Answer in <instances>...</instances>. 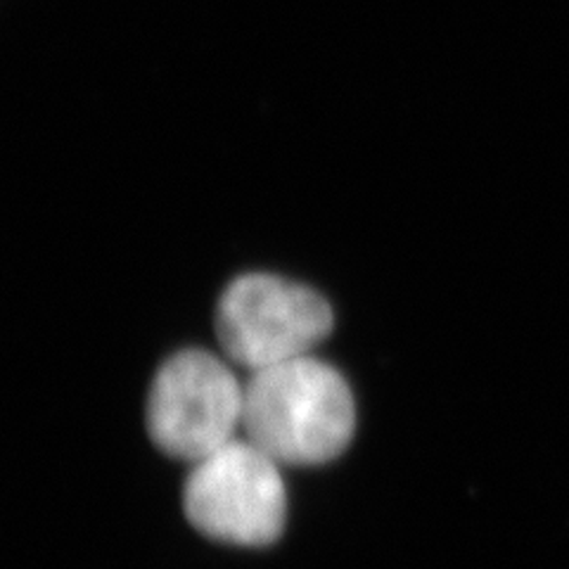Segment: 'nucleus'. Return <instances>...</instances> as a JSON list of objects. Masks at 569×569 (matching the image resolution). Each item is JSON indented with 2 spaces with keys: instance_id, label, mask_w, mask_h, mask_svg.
<instances>
[{
  "instance_id": "obj_1",
  "label": "nucleus",
  "mask_w": 569,
  "mask_h": 569,
  "mask_svg": "<svg viewBox=\"0 0 569 569\" xmlns=\"http://www.w3.org/2000/svg\"><path fill=\"white\" fill-rule=\"evenodd\" d=\"M353 430L347 380L313 353L249 372L242 435L280 466H323L345 453Z\"/></svg>"
},
{
  "instance_id": "obj_2",
  "label": "nucleus",
  "mask_w": 569,
  "mask_h": 569,
  "mask_svg": "<svg viewBox=\"0 0 569 569\" xmlns=\"http://www.w3.org/2000/svg\"><path fill=\"white\" fill-rule=\"evenodd\" d=\"M280 462L249 439L192 462L183 487L188 522L204 537L261 548L273 543L288 518V493Z\"/></svg>"
},
{
  "instance_id": "obj_3",
  "label": "nucleus",
  "mask_w": 569,
  "mask_h": 569,
  "mask_svg": "<svg viewBox=\"0 0 569 569\" xmlns=\"http://www.w3.org/2000/svg\"><path fill=\"white\" fill-rule=\"evenodd\" d=\"M332 326V309L316 290L271 273L236 278L217 307L221 351L249 372L313 353Z\"/></svg>"
},
{
  "instance_id": "obj_4",
  "label": "nucleus",
  "mask_w": 569,
  "mask_h": 569,
  "mask_svg": "<svg viewBox=\"0 0 569 569\" xmlns=\"http://www.w3.org/2000/svg\"><path fill=\"white\" fill-rule=\"evenodd\" d=\"M244 382L221 356L186 349L162 363L148 397V432L159 451L198 462L242 432Z\"/></svg>"
}]
</instances>
